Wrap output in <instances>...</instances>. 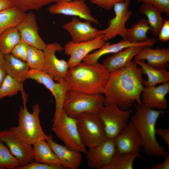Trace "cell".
Wrapping results in <instances>:
<instances>
[{"label":"cell","instance_id":"13","mask_svg":"<svg viewBox=\"0 0 169 169\" xmlns=\"http://www.w3.org/2000/svg\"><path fill=\"white\" fill-rule=\"evenodd\" d=\"M105 43L103 34L88 41L75 43L71 40L68 42L64 45L63 50L65 54L69 57L68 61L69 68L81 62L90 53L100 49Z\"/></svg>","mask_w":169,"mask_h":169},{"label":"cell","instance_id":"47","mask_svg":"<svg viewBox=\"0 0 169 169\" xmlns=\"http://www.w3.org/2000/svg\"><path fill=\"white\" fill-rule=\"evenodd\" d=\"M0 167L3 168V169H4V168H3L2 167V158L1 157V152L0 151Z\"/></svg>","mask_w":169,"mask_h":169},{"label":"cell","instance_id":"32","mask_svg":"<svg viewBox=\"0 0 169 169\" xmlns=\"http://www.w3.org/2000/svg\"><path fill=\"white\" fill-rule=\"evenodd\" d=\"M23 89V83L6 74L0 88V100L16 95Z\"/></svg>","mask_w":169,"mask_h":169},{"label":"cell","instance_id":"15","mask_svg":"<svg viewBox=\"0 0 169 169\" xmlns=\"http://www.w3.org/2000/svg\"><path fill=\"white\" fill-rule=\"evenodd\" d=\"M117 151L114 139L107 138L87 150V165L92 168L102 169L110 162Z\"/></svg>","mask_w":169,"mask_h":169},{"label":"cell","instance_id":"43","mask_svg":"<svg viewBox=\"0 0 169 169\" xmlns=\"http://www.w3.org/2000/svg\"><path fill=\"white\" fill-rule=\"evenodd\" d=\"M14 6L10 0H0V11Z\"/></svg>","mask_w":169,"mask_h":169},{"label":"cell","instance_id":"8","mask_svg":"<svg viewBox=\"0 0 169 169\" xmlns=\"http://www.w3.org/2000/svg\"><path fill=\"white\" fill-rule=\"evenodd\" d=\"M132 111V109L122 110L114 104L103 107L98 114L107 138L114 139L119 133L127 123Z\"/></svg>","mask_w":169,"mask_h":169},{"label":"cell","instance_id":"1","mask_svg":"<svg viewBox=\"0 0 169 169\" xmlns=\"http://www.w3.org/2000/svg\"><path fill=\"white\" fill-rule=\"evenodd\" d=\"M142 74L141 69L132 61L110 73L103 94L104 106L114 104L127 110L135 102L142 105L141 97L144 87Z\"/></svg>","mask_w":169,"mask_h":169},{"label":"cell","instance_id":"34","mask_svg":"<svg viewBox=\"0 0 169 169\" xmlns=\"http://www.w3.org/2000/svg\"><path fill=\"white\" fill-rule=\"evenodd\" d=\"M14 6L25 12L30 10L38 11L44 7L55 2V0H10Z\"/></svg>","mask_w":169,"mask_h":169},{"label":"cell","instance_id":"2","mask_svg":"<svg viewBox=\"0 0 169 169\" xmlns=\"http://www.w3.org/2000/svg\"><path fill=\"white\" fill-rule=\"evenodd\" d=\"M110 74L102 64L81 62L69 69L64 79L69 90L90 94H103Z\"/></svg>","mask_w":169,"mask_h":169},{"label":"cell","instance_id":"36","mask_svg":"<svg viewBox=\"0 0 169 169\" xmlns=\"http://www.w3.org/2000/svg\"><path fill=\"white\" fill-rule=\"evenodd\" d=\"M29 45L21 40L13 48L11 54L15 57L26 61Z\"/></svg>","mask_w":169,"mask_h":169},{"label":"cell","instance_id":"4","mask_svg":"<svg viewBox=\"0 0 169 169\" xmlns=\"http://www.w3.org/2000/svg\"><path fill=\"white\" fill-rule=\"evenodd\" d=\"M22 94L23 106L20 107L18 112V124L9 129L22 140L33 146L40 140H46L49 136L44 131L40 124L39 105L34 104L32 112H29L27 108V97L24 91Z\"/></svg>","mask_w":169,"mask_h":169},{"label":"cell","instance_id":"42","mask_svg":"<svg viewBox=\"0 0 169 169\" xmlns=\"http://www.w3.org/2000/svg\"><path fill=\"white\" fill-rule=\"evenodd\" d=\"M150 169H169V156L165 158L164 161L160 163H157L152 166Z\"/></svg>","mask_w":169,"mask_h":169},{"label":"cell","instance_id":"14","mask_svg":"<svg viewBox=\"0 0 169 169\" xmlns=\"http://www.w3.org/2000/svg\"><path fill=\"white\" fill-rule=\"evenodd\" d=\"M48 8L49 13L78 17L99 25L98 20L91 14V11L84 0H73L68 2H57Z\"/></svg>","mask_w":169,"mask_h":169},{"label":"cell","instance_id":"12","mask_svg":"<svg viewBox=\"0 0 169 169\" xmlns=\"http://www.w3.org/2000/svg\"><path fill=\"white\" fill-rule=\"evenodd\" d=\"M0 141L5 144L12 154L18 159L20 166L34 161L32 145L22 140L10 129L0 131Z\"/></svg>","mask_w":169,"mask_h":169},{"label":"cell","instance_id":"28","mask_svg":"<svg viewBox=\"0 0 169 169\" xmlns=\"http://www.w3.org/2000/svg\"><path fill=\"white\" fill-rule=\"evenodd\" d=\"M150 30L147 20L141 18L134 23L130 28L127 29L125 40L135 43L145 42L149 38L147 36V33Z\"/></svg>","mask_w":169,"mask_h":169},{"label":"cell","instance_id":"10","mask_svg":"<svg viewBox=\"0 0 169 169\" xmlns=\"http://www.w3.org/2000/svg\"><path fill=\"white\" fill-rule=\"evenodd\" d=\"M131 2V0H123L113 6L115 17L109 20V26L106 28L100 30L105 42L117 35L125 39L127 30L125 24L132 14V11L129 9Z\"/></svg>","mask_w":169,"mask_h":169},{"label":"cell","instance_id":"37","mask_svg":"<svg viewBox=\"0 0 169 169\" xmlns=\"http://www.w3.org/2000/svg\"><path fill=\"white\" fill-rule=\"evenodd\" d=\"M142 3L151 4L159 9L162 13L169 15V0H137Z\"/></svg>","mask_w":169,"mask_h":169},{"label":"cell","instance_id":"33","mask_svg":"<svg viewBox=\"0 0 169 169\" xmlns=\"http://www.w3.org/2000/svg\"><path fill=\"white\" fill-rule=\"evenodd\" d=\"M26 62L30 69L43 71L45 56L43 50L29 45Z\"/></svg>","mask_w":169,"mask_h":169},{"label":"cell","instance_id":"27","mask_svg":"<svg viewBox=\"0 0 169 169\" xmlns=\"http://www.w3.org/2000/svg\"><path fill=\"white\" fill-rule=\"evenodd\" d=\"M139 11L147 17L152 34L158 36L164 22L162 16V13L153 5L146 3L141 5Z\"/></svg>","mask_w":169,"mask_h":169},{"label":"cell","instance_id":"17","mask_svg":"<svg viewBox=\"0 0 169 169\" xmlns=\"http://www.w3.org/2000/svg\"><path fill=\"white\" fill-rule=\"evenodd\" d=\"M82 21L75 17L64 24L63 28L70 34L72 41L80 43L91 40L101 34L100 30L93 27L91 22Z\"/></svg>","mask_w":169,"mask_h":169},{"label":"cell","instance_id":"39","mask_svg":"<svg viewBox=\"0 0 169 169\" xmlns=\"http://www.w3.org/2000/svg\"><path fill=\"white\" fill-rule=\"evenodd\" d=\"M123 0H91V2L107 10L111 9L116 3Z\"/></svg>","mask_w":169,"mask_h":169},{"label":"cell","instance_id":"30","mask_svg":"<svg viewBox=\"0 0 169 169\" xmlns=\"http://www.w3.org/2000/svg\"><path fill=\"white\" fill-rule=\"evenodd\" d=\"M141 157L139 152H121L117 151L110 162L102 169H133L136 158Z\"/></svg>","mask_w":169,"mask_h":169},{"label":"cell","instance_id":"31","mask_svg":"<svg viewBox=\"0 0 169 169\" xmlns=\"http://www.w3.org/2000/svg\"><path fill=\"white\" fill-rule=\"evenodd\" d=\"M21 40L16 27L8 28L0 33V49L4 54H10Z\"/></svg>","mask_w":169,"mask_h":169},{"label":"cell","instance_id":"22","mask_svg":"<svg viewBox=\"0 0 169 169\" xmlns=\"http://www.w3.org/2000/svg\"><path fill=\"white\" fill-rule=\"evenodd\" d=\"M143 47L134 46L126 48L104 59L102 64L110 73L127 66Z\"/></svg>","mask_w":169,"mask_h":169},{"label":"cell","instance_id":"19","mask_svg":"<svg viewBox=\"0 0 169 169\" xmlns=\"http://www.w3.org/2000/svg\"><path fill=\"white\" fill-rule=\"evenodd\" d=\"M169 92V82L157 86L144 87L141 94L142 104L151 109L165 110L168 105L166 96Z\"/></svg>","mask_w":169,"mask_h":169},{"label":"cell","instance_id":"23","mask_svg":"<svg viewBox=\"0 0 169 169\" xmlns=\"http://www.w3.org/2000/svg\"><path fill=\"white\" fill-rule=\"evenodd\" d=\"M134 59L146 60L148 65L157 69H166L169 62V49L158 48L153 49L145 46Z\"/></svg>","mask_w":169,"mask_h":169},{"label":"cell","instance_id":"29","mask_svg":"<svg viewBox=\"0 0 169 169\" xmlns=\"http://www.w3.org/2000/svg\"><path fill=\"white\" fill-rule=\"evenodd\" d=\"M26 13L14 6L0 11V33L11 27H16Z\"/></svg>","mask_w":169,"mask_h":169},{"label":"cell","instance_id":"48","mask_svg":"<svg viewBox=\"0 0 169 169\" xmlns=\"http://www.w3.org/2000/svg\"><path fill=\"white\" fill-rule=\"evenodd\" d=\"M0 169H3V168L0 167Z\"/></svg>","mask_w":169,"mask_h":169},{"label":"cell","instance_id":"18","mask_svg":"<svg viewBox=\"0 0 169 169\" xmlns=\"http://www.w3.org/2000/svg\"><path fill=\"white\" fill-rule=\"evenodd\" d=\"M114 140L117 150L119 152H139L142 146L139 134L131 122L127 124Z\"/></svg>","mask_w":169,"mask_h":169},{"label":"cell","instance_id":"16","mask_svg":"<svg viewBox=\"0 0 169 169\" xmlns=\"http://www.w3.org/2000/svg\"><path fill=\"white\" fill-rule=\"evenodd\" d=\"M16 27L21 40L28 45L43 50L47 44L40 37L38 33V28L35 15L32 12L26 14Z\"/></svg>","mask_w":169,"mask_h":169},{"label":"cell","instance_id":"9","mask_svg":"<svg viewBox=\"0 0 169 169\" xmlns=\"http://www.w3.org/2000/svg\"><path fill=\"white\" fill-rule=\"evenodd\" d=\"M31 79L43 84L48 89L54 96L55 102V110L53 119L59 117L63 112V104L66 94L69 90L65 81L55 82L44 71L38 69H30L25 79Z\"/></svg>","mask_w":169,"mask_h":169},{"label":"cell","instance_id":"6","mask_svg":"<svg viewBox=\"0 0 169 169\" xmlns=\"http://www.w3.org/2000/svg\"><path fill=\"white\" fill-rule=\"evenodd\" d=\"M75 119L80 138L86 147L90 148L97 146L107 139L98 114L84 113Z\"/></svg>","mask_w":169,"mask_h":169},{"label":"cell","instance_id":"26","mask_svg":"<svg viewBox=\"0 0 169 169\" xmlns=\"http://www.w3.org/2000/svg\"><path fill=\"white\" fill-rule=\"evenodd\" d=\"M33 146L34 161L61 167L64 169L45 140H40Z\"/></svg>","mask_w":169,"mask_h":169},{"label":"cell","instance_id":"41","mask_svg":"<svg viewBox=\"0 0 169 169\" xmlns=\"http://www.w3.org/2000/svg\"><path fill=\"white\" fill-rule=\"evenodd\" d=\"M156 135H158L166 144L168 148H169V130L168 129L156 128Z\"/></svg>","mask_w":169,"mask_h":169},{"label":"cell","instance_id":"20","mask_svg":"<svg viewBox=\"0 0 169 169\" xmlns=\"http://www.w3.org/2000/svg\"><path fill=\"white\" fill-rule=\"evenodd\" d=\"M156 40L154 38H149L146 42L141 43H131L125 39L118 43L111 44L106 43L100 49L89 54L83 59V61L87 64L97 63L99 59L102 56L107 54H115L126 48L134 46L151 47L155 44Z\"/></svg>","mask_w":169,"mask_h":169},{"label":"cell","instance_id":"40","mask_svg":"<svg viewBox=\"0 0 169 169\" xmlns=\"http://www.w3.org/2000/svg\"><path fill=\"white\" fill-rule=\"evenodd\" d=\"M159 39L163 42L169 40V20H164L163 24L158 35Z\"/></svg>","mask_w":169,"mask_h":169},{"label":"cell","instance_id":"38","mask_svg":"<svg viewBox=\"0 0 169 169\" xmlns=\"http://www.w3.org/2000/svg\"><path fill=\"white\" fill-rule=\"evenodd\" d=\"M16 169H64L62 167L53 166L33 161L27 165L20 166Z\"/></svg>","mask_w":169,"mask_h":169},{"label":"cell","instance_id":"25","mask_svg":"<svg viewBox=\"0 0 169 169\" xmlns=\"http://www.w3.org/2000/svg\"><path fill=\"white\" fill-rule=\"evenodd\" d=\"M3 68L6 74L23 83L29 69L26 61L14 56L11 53L4 54Z\"/></svg>","mask_w":169,"mask_h":169},{"label":"cell","instance_id":"45","mask_svg":"<svg viewBox=\"0 0 169 169\" xmlns=\"http://www.w3.org/2000/svg\"><path fill=\"white\" fill-rule=\"evenodd\" d=\"M4 54L0 49V67H3L4 62Z\"/></svg>","mask_w":169,"mask_h":169},{"label":"cell","instance_id":"7","mask_svg":"<svg viewBox=\"0 0 169 169\" xmlns=\"http://www.w3.org/2000/svg\"><path fill=\"white\" fill-rule=\"evenodd\" d=\"M52 130L69 149L86 153L87 150L80 138L75 118L63 111L58 118L53 120Z\"/></svg>","mask_w":169,"mask_h":169},{"label":"cell","instance_id":"11","mask_svg":"<svg viewBox=\"0 0 169 169\" xmlns=\"http://www.w3.org/2000/svg\"><path fill=\"white\" fill-rule=\"evenodd\" d=\"M63 50L64 47L59 44L53 43L47 44L43 50L45 56L43 71L58 82L64 80L65 76L69 69L68 61L58 59L55 55L57 51Z\"/></svg>","mask_w":169,"mask_h":169},{"label":"cell","instance_id":"46","mask_svg":"<svg viewBox=\"0 0 169 169\" xmlns=\"http://www.w3.org/2000/svg\"><path fill=\"white\" fill-rule=\"evenodd\" d=\"M73 0H55V2H68V1H72ZM85 1H90L91 0H84Z\"/></svg>","mask_w":169,"mask_h":169},{"label":"cell","instance_id":"3","mask_svg":"<svg viewBox=\"0 0 169 169\" xmlns=\"http://www.w3.org/2000/svg\"><path fill=\"white\" fill-rule=\"evenodd\" d=\"M136 109V112L131 117V122L139 134L143 151L150 156L167 157L168 153L157 141L156 133L157 121L164 111L151 109L142 104H137Z\"/></svg>","mask_w":169,"mask_h":169},{"label":"cell","instance_id":"24","mask_svg":"<svg viewBox=\"0 0 169 169\" xmlns=\"http://www.w3.org/2000/svg\"><path fill=\"white\" fill-rule=\"evenodd\" d=\"M134 62L141 69L143 74L147 76V80L144 79L143 81V84L145 87L169 82V72L166 69H155L149 66L144 60H135Z\"/></svg>","mask_w":169,"mask_h":169},{"label":"cell","instance_id":"5","mask_svg":"<svg viewBox=\"0 0 169 169\" xmlns=\"http://www.w3.org/2000/svg\"><path fill=\"white\" fill-rule=\"evenodd\" d=\"M102 94H90L69 90L64 101L63 110L69 116L75 118L85 112L98 114L104 105Z\"/></svg>","mask_w":169,"mask_h":169},{"label":"cell","instance_id":"35","mask_svg":"<svg viewBox=\"0 0 169 169\" xmlns=\"http://www.w3.org/2000/svg\"><path fill=\"white\" fill-rule=\"evenodd\" d=\"M0 151L2 161V167L5 169H16L20 166L18 159L10 152L8 146L0 141Z\"/></svg>","mask_w":169,"mask_h":169},{"label":"cell","instance_id":"44","mask_svg":"<svg viewBox=\"0 0 169 169\" xmlns=\"http://www.w3.org/2000/svg\"><path fill=\"white\" fill-rule=\"evenodd\" d=\"M6 75L3 67H0V88Z\"/></svg>","mask_w":169,"mask_h":169},{"label":"cell","instance_id":"21","mask_svg":"<svg viewBox=\"0 0 169 169\" xmlns=\"http://www.w3.org/2000/svg\"><path fill=\"white\" fill-rule=\"evenodd\" d=\"M45 140L64 169H77L79 167L82 160L81 152L57 143L51 136Z\"/></svg>","mask_w":169,"mask_h":169}]
</instances>
